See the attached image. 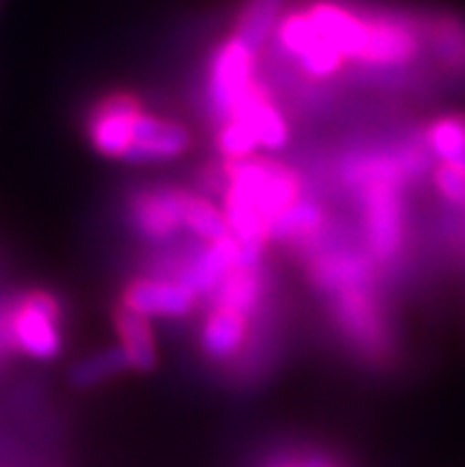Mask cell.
<instances>
[{"mask_svg":"<svg viewBox=\"0 0 465 467\" xmlns=\"http://www.w3.org/2000/svg\"><path fill=\"white\" fill-rule=\"evenodd\" d=\"M301 197V183L290 166L266 160L226 161L224 216L242 247L264 249L271 221Z\"/></svg>","mask_w":465,"mask_h":467,"instance_id":"1","label":"cell"},{"mask_svg":"<svg viewBox=\"0 0 465 467\" xmlns=\"http://www.w3.org/2000/svg\"><path fill=\"white\" fill-rule=\"evenodd\" d=\"M254 55L238 38H230L217 47L209 65L206 81V100L218 126L236 117L245 98L249 95L254 81Z\"/></svg>","mask_w":465,"mask_h":467,"instance_id":"2","label":"cell"},{"mask_svg":"<svg viewBox=\"0 0 465 467\" xmlns=\"http://www.w3.org/2000/svg\"><path fill=\"white\" fill-rule=\"evenodd\" d=\"M12 339L36 361H53L62 351V308L53 295L31 292L12 316Z\"/></svg>","mask_w":465,"mask_h":467,"instance_id":"3","label":"cell"},{"mask_svg":"<svg viewBox=\"0 0 465 467\" xmlns=\"http://www.w3.org/2000/svg\"><path fill=\"white\" fill-rule=\"evenodd\" d=\"M361 207H364L365 243L377 261L396 256L404 240V209L395 183L361 185Z\"/></svg>","mask_w":465,"mask_h":467,"instance_id":"4","label":"cell"},{"mask_svg":"<svg viewBox=\"0 0 465 467\" xmlns=\"http://www.w3.org/2000/svg\"><path fill=\"white\" fill-rule=\"evenodd\" d=\"M143 105L138 98L126 93L110 95L105 100L98 102L89 117V140L93 150L107 160L124 161L126 152L133 142V126L141 117Z\"/></svg>","mask_w":465,"mask_h":467,"instance_id":"5","label":"cell"},{"mask_svg":"<svg viewBox=\"0 0 465 467\" xmlns=\"http://www.w3.org/2000/svg\"><path fill=\"white\" fill-rule=\"evenodd\" d=\"M185 190L148 188L131 197L129 221L133 231L153 244L171 243L183 231Z\"/></svg>","mask_w":465,"mask_h":467,"instance_id":"6","label":"cell"},{"mask_svg":"<svg viewBox=\"0 0 465 467\" xmlns=\"http://www.w3.org/2000/svg\"><path fill=\"white\" fill-rule=\"evenodd\" d=\"M276 36L285 53L292 59H297V65L307 74H312V77H335L337 71L342 69V65H344V57L337 53L335 47L328 46L321 38V34L313 29L307 12H292V15L280 19L276 26Z\"/></svg>","mask_w":465,"mask_h":467,"instance_id":"7","label":"cell"},{"mask_svg":"<svg viewBox=\"0 0 465 467\" xmlns=\"http://www.w3.org/2000/svg\"><path fill=\"white\" fill-rule=\"evenodd\" d=\"M190 133L188 129L171 119L154 117L141 112L133 126V142L126 152L124 161L133 166L166 164L188 152Z\"/></svg>","mask_w":465,"mask_h":467,"instance_id":"8","label":"cell"},{"mask_svg":"<svg viewBox=\"0 0 465 467\" xmlns=\"http://www.w3.org/2000/svg\"><path fill=\"white\" fill-rule=\"evenodd\" d=\"M197 296L171 278H138L122 295V308L141 318H185Z\"/></svg>","mask_w":465,"mask_h":467,"instance_id":"9","label":"cell"},{"mask_svg":"<svg viewBox=\"0 0 465 467\" xmlns=\"http://www.w3.org/2000/svg\"><path fill=\"white\" fill-rule=\"evenodd\" d=\"M238 261H240V244L233 235L217 243H205L183 261L174 280L195 296H206L217 290L218 283L233 268H238Z\"/></svg>","mask_w":465,"mask_h":467,"instance_id":"10","label":"cell"},{"mask_svg":"<svg viewBox=\"0 0 465 467\" xmlns=\"http://www.w3.org/2000/svg\"><path fill=\"white\" fill-rule=\"evenodd\" d=\"M307 17L313 24V29L321 34V38L335 47L342 57L361 59L365 43H368L371 24L352 12L342 10L340 5H333V3H316L313 7H309Z\"/></svg>","mask_w":465,"mask_h":467,"instance_id":"11","label":"cell"},{"mask_svg":"<svg viewBox=\"0 0 465 467\" xmlns=\"http://www.w3.org/2000/svg\"><path fill=\"white\" fill-rule=\"evenodd\" d=\"M238 119H242L245 124L252 129L254 138L259 142V150H269V152H280L290 142V126L283 112L271 102V98L266 95L259 83H254L240 109L236 112Z\"/></svg>","mask_w":465,"mask_h":467,"instance_id":"12","label":"cell"},{"mask_svg":"<svg viewBox=\"0 0 465 467\" xmlns=\"http://www.w3.org/2000/svg\"><path fill=\"white\" fill-rule=\"evenodd\" d=\"M249 332L248 316L238 314L233 308L214 306L206 316L200 330V347L209 361H230L240 354Z\"/></svg>","mask_w":465,"mask_h":467,"instance_id":"13","label":"cell"},{"mask_svg":"<svg viewBox=\"0 0 465 467\" xmlns=\"http://www.w3.org/2000/svg\"><path fill=\"white\" fill-rule=\"evenodd\" d=\"M312 278L318 287L335 292V295L347 290H361L371 280V264L359 252L333 249V252H323L313 261Z\"/></svg>","mask_w":465,"mask_h":467,"instance_id":"14","label":"cell"},{"mask_svg":"<svg viewBox=\"0 0 465 467\" xmlns=\"http://www.w3.org/2000/svg\"><path fill=\"white\" fill-rule=\"evenodd\" d=\"M416 38L399 24H371L368 43L359 62L375 67H396L407 65L416 55Z\"/></svg>","mask_w":465,"mask_h":467,"instance_id":"15","label":"cell"},{"mask_svg":"<svg viewBox=\"0 0 465 467\" xmlns=\"http://www.w3.org/2000/svg\"><path fill=\"white\" fill-rule=\"evenodd\" d=\"M209 296H212L214 306L233 308V311L249 318L261 306V299H264V275H261V266L233 268Z\"/></svg>","mask_w":465,"mask_h":467,"instance_id":"16","label":"cell"},{"mask_svg":"<svg viewBox=\"0 0 465 467\" xmlns=\"http://www.w3.org/2000/svg\"><path fill=\"white\" fill-rule=\"evenodd\" d=\"M325 223L323 207L318 202L300 197L271 221L269 243H304L312 240Z\"/></svg>","mask_w":465,"mask_h":467,"instance_id":"17","label":"cell"},{"mask_svg":"<svg viewBox=\"0 0 465 467\" xmlns=\"http://www.w3.org/2000/svg\"><path fill=\"white\" fill-rule=\"evenodd\" d=\"M335 316L340 320L342 330L347 332L354 342L371 344L380 342V323H377V311L371 304L365 290H347L340 292L335 299Z\"/></svg>","mask_w":465,"mask_h":467,"instance_id":"18","label":"cell"},{"mask_svg":"<svg viewBox=\"0 0 465 467\" xmlns=\"http://www.w3.org/2000/svg\"><path fill=\"white\" fill-rule=\"evenodd\" d=\"M114 327L122 337V349L129 358L131 370H143L148 373L157 366V347H154V332L150 327V320L131 314L126 308H119L114 316Z\"/></svg>","mask_w":465,"mask_h":467,"instance_id":"19","label":"cell"},{"mask_svg":"<svg viewBox=\"0 0 465 467\" xmlns=\"http://www.w3.org/2000/svg\"><path fill=\"white\" fill-rule=\"evenodd\" d=\"M283 7L285 0H248L240 12L233 38L248 46L252 53H259L283 17Z\"/></svg>","mask_w":465,"mask_h":467,"instance_id":"20","label":"cell"},{"mask_svg":"<svg viewBox=\"0 0 465 467\" xmlns=\"http://www.w3.org/2000/svg\"><path fill=\"white\" fill-rule=\"evenodd\" d=\"M183 228L193 233L202 243H217L230 237V228L226 223L224 212L214 207L212 202L202 195H185V209H183Z\"/></svg>","mask_w":465,"mask_h":467,"instance_id":"21","label":"cell"},{"mask_svg":"<svg viewBox=\"0 0 465 467\" xmlns=\"http://www.w3.org/2000/svg\"><path fill=\"white\" fill-rule=\"evenodd\" d=\"M126 370H131V366L124 349L122 347H110V349L98 351V354L77 363L74 370H71V382H74V387L89 389V387L102 385L107 379H114L117 375L126 373Z\"/></svg>","mask_w":465,"mask_h":467,"instance_id":"22","label":"cell"},{"mask_svg":"<svg viewBox=\"0 0 465 467\" xmlns=\"http://www.w3.org/2000/svg\"><path fill=\"white\" fill-rule=\"evenodd\" d=\"M428 142L442 164L465 171V117H444L435 121Z\"/></svg>","mask_w":465,"mask_h":467,"instance_id":"23","label":"cell"},{"mask_svg":"<svg viewBox=\"0 0 465 467\" xmlns=\"http://www.w3.org/2000/svg\"><path fill=\"white\" fill-rule=\"evenodd\" d=\"M217 148L226 161H245L252 160L254 152L259 150V142L242 119L233 117L218 126Z\"/></svg>","mask_w":465,"mask_h":467,"instance_id":"24","label":"cell"},{"mask_svg":"<svg viewBox=\"0 0 465 467\" xmlns=\"http://www.w3.org/2000/svg\"><path fill=\"white\" fill-rule=\"evenodd\" d=\"M435 183L444 197L454 204H465V171L442 164L435 173Z\"/></svg>","mask_w":465,"mask_h":467,"instance_id":"25","label":"cell"},{"mask_svg":"<svg viewBox=\"0 0 465 467\" xmlns=\"http://www.w3.org/2000/svg\"><path fill=\"white\" fill-rule=\"evenodd\" d=\"M273 467H335V462L330 461L328 456H321V453H309V456H297L290 458V461H280Z\"/></svg>","mask_w":465,"mask_h":467,"instance_id":"26","label":"cell"}]
</instances>
